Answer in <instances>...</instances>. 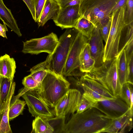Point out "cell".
<instances>
[{
  "instance_id": "7bdbcfd3",
  "label": "cell",
  "mask_w": 133,
  "mask_h": 133,
  "mask_svg": "<svg viewBox=\"0 0 133 133\" xmlns=\"http://www.w3.org/2000/svg\"><path fill=\"white\" fill-rule=\"evenodd\" d=\"M1 19L0 17V19Z\"/></svg>"
},
{
  "instance_id": "e575fe53",
  "label": "cell",
  "mask_w": 133,
  "mask_h": 133,
  "mask_svg": "<svg viewBox=\"0 0 133 133\" xmlns=\"http://www.w3.org/2000/svg\"><path fill=\"white\" fill-rule=\"evenodd\" d=\"M81 83L82 88L83 89L84 92L87 93L95 101L98 102L104 99H107L88 88L83 84Z\"/></svg>"
},
{
  "instance_id": "d4e9b609",
  "label": "cell",
  "mask_w": 133,
  "mask_h": 133,
  "mask_svg": "<svg viewBox=\"0 0 133 133\" xmlns=\"http://www.w3.org/2000/svg\"><path fill=\"white\" fill-rule=\"evenodd\" d=\"M94 27V24L86 18L81 17L74 28L88 39Z\"/></svg>"
},
{
  "instance_id": "9a60e30c",
  "label": "cell",
  "mask_w": 133,
  "mask_h": 133,
  "mask_svg": "<svg viewBox=\"0 0 133 133\" xmlns=\"http://www.w3.org/2000/svg\"><path fill=\"white\" fill-rule=\"evenodd\" d=\"M58 3L54 0H46L44 8L37 22L39 27L43 26L49 20L55 19L60 10Z\"/></svg>"
},
{
  "instance_id": "1f68e13d",
  "label": "cell",
  "mask_w": 133,
  "mask_h": 133,
  "mask_svg": "<svg viewBox=\"0 0 133 133\" xmlns=\"http://www.w3.org/2000/svg\"><path fill=\"white\" fill-rule=\"evenodd\" d=\"M126 26L133 23V0H128L124 15Z\"/></svg>"
},
{
  "instance_id": "6da1fadb",
  "label": "cell",
  "mask_w": 133,
  "mask_h": 133,
  "mask_svg": "<svg viewBox=\"0 0 133 133\" xmlns=\"http://www.w3.org/2000/svg\"><path fill=\"white\" fill-rule=\"evenodd\" d=\"M112 119L92 107L76 113L65 124L64 133H100L110 124Z\"/></svg>"
},
{
  "instance_id": "ffe728a7",
  "label": "cell",
  "mask_w": 133,
  "mask_h": 133,
  "mask_svg": "<svg viewBox=\"0 0 133 133\" xmlns=\"http://www.w3.org/2000/svg\"><path fill=\"white\" fill-rule=\"evenodd\" d=\"M80 71L88 73L94 67L95 62L91 56L90 46L88 42L82 50L79 56Z\"/></svg>"
},
{
  "instance_id": "277c9868",
  "label": "cell",
  "mask_w": 133,
  "mask_h": 133,
  "mask_svg": "<svg viewBox=\"0 0 133 133\" xmlns=\"http://www.w3.org/2000/svg\"><path fill=\"white\" fill-rule=\"evenodd\" d=\"M127 4L112 14L111 26L104 48V62L117 57L123 31L127 26L124 15Z\"/></svg>"
},
{
  "instance_id": "f1b7e54d",
  "label": "cell",
  "mask_w": 133,
  "mask_h": 133,
  "mask_svg": "<svg viewBox=\"0 0 133 133\" xmlns=\"http://www.w3.org/2000/svg\"><path fill=\"white\" fill-rule=\"evenodd\" d=\"M26 104L25 101L19 98L10 104L9 111V120L13 119L21 114Z\"/></svg>"
},
{
  "instance_id": "44dd1931",
  "label": "cell",
  "mask_w": 133,
  "mask_h": 133,
  "mask_svg": "<svg viewBox=\"0 0 133 133\" xmlns=\"http://www.w3.org/2000/svg\"><path fill=\"white\" fill-rule=\"evenodd\" d=\"M52 54L49 55L46 59L34 66L29 71L30 74L33 79L38 83H41L46 76L48 70H50V65Z\"/></svg>"
},
{
  "instance_id": "f546056e",
  "label": "cell",
  "mask_w": 133,
  "mask_h": 133,
  "mask_svg": "<svg viewBox=\"0 0 133 133\" xmlns=\"http://www.w3.org/2000/svg\"><path fill=\"white\" fill-rule=\"evenodd\" d=\"M50 127L45 118L39 116L35 117L32 123V129L31 133H44Z\"/></svg>"
},
{
  "instance_id": "ba28073f",
  "label": "cell",
  "mask_w": 133,
  "mask_h": 133,
  "mask_svg": "<svg viewBox=\"0 0 133 133\" xmlns=\"http://www.w3.org/2000/svg\"><path fill=\"white\" fill-rule=\"evenodd\" d=\"M22 52L24 54L37 55L45 52L49 55L53 54L59 43V39L52 32L41 38H32L23 42Z\"/></svg>"
},
{
  "instance_id": "8d00e7d4",
  "label": "cell",
  "mask_w": 133,
  "mask_h": 133,
  "mask_svg": "<svg viewBox=\"0 0 133 133\" xmlns=\"http://www.w3.org/2000/svg\"><path fill=\"white\" fill-rule=\"evenodd\" d=\"M58 4L60 8L67 6L79 4L81 0H54Z\"/></svg>"
},
{
  "instance_id": "ab89813d",
  "label": "cell",
  "mask_w": 133,
  "mask_h": 133,
  "mask_svg": "<svg viewBox=\"0 0 133 133\" xmlns=\"http://www.w3.org/2000/svg\"><path fill=\"white\" fill-rule=\"evenodd\" d=\"M7 31H8V30L6 24L4 23H3V24L0 23V36L7 39L6 35Z\"/></svg>"
},
{
  "instance_id": "30bf717a",
  "label": "cell",
  "mask_w": 133,
  "mask_h": 133,
  "mask_svg": "<svg viewBox=\"0 0 133 133\" xmlns=\"http://www.w3.org/2000/svg\"><path fill=\"white\" fill-rule=\"evenodd\" d=\"M95 108L111 119L121 116L130 108L119 95L113 99H104L97 102Z\"/></svg>"
},
{
  "instance_id": "7c38bea8",
  "label": "cell",
  "mask_w": 133,
  "mask_h": 133,
  "mask_svg": "<svg viewBox=\"0 0 133 133\" xmlns=\"http://www.w3.org/2000/svg\"><path fill=\"white\" fill-rule=\"evenodd\" d=\"M79 4L60 8L53 20L55 25L62 29L74 28L81 16L79 12Z\"/></svg>"
},
{
  "instance_id": "d6986e66",
  "label": "cell",
  "mask_w": 133,
  "mask_h": 133,
  "mask_svg": "<svg viewBox=\"0 0 133 133\" xmlns=\"http://www.w3.org/2000/svg\"><path fill=\"white\" fill-rule=\"evenodd\" d=\"M0 17L3 23H5L19 37L22 36V34L11 10L5 5L3 0H0Z\"/></svg>"
},
{
  "instance_id": "cb8c5ba5",
  "label": "cell",
  "mask_w": 133,
  "mask_h": 133,
  "mask_svg": "<svg viewBox=\"0 0 133 133\" xmlns=\"http://www.w3.org/2000/svg\"><path fill=\"white\" fill-rule=\"evenodd\" d=\"M22 84L24 86V88L17 95L12 97L14 100L19 98L24 93L28 90H39L41 86V83L35 80L30 75L23 78L22 81Z\"/></svg>"
},
{
  "instance_id": "7a4b0ae2",
  "label": "cell",
  "mask_w": 133,
  "mask_h": 133,
  "mask_svg": "<svg viewBox=\"0 0 133 133\" xmlns=\"http://www.w3.org/2000/svg\"><path fill=\"white\" fill-rule=\"evenodd\" d=\"M70 85L64 77L49 70L37 90L49 107L54 108L70 89Z\"/></svg>"
},
{
  "instance_id": "52a82bcc",
  "label": "cell",
  "mask_w": 133,
  "mask_h": 133,
  "mask_svg": "<svg viewBox=\"0 0 133 133\" xmlns=\"http://www.w3.org/2000/svg\"><path fill=\"white\" fill-rule=\"evenodd\" d=\"M88 39L79 32L69 51L64 69V77L81 76L84 74L79 70V56Z\"/></svg>"
},
{
  "instance_id": "b9f144b4",
  "label": "cell",
  "mask_w": 133,
  "mask_h": 133,
  "mask_svg": "<svg viewBox=\"0 0 133 133\" xmlns=\"http://www.w3.org/2000/svg\"><path fill=\"white\" fill-rule=\"evenodd\" d=\"M1 81L0 83H0H1Z\"/></svg>"
},
{
  "instance_id": "74e56055",
  "label": "cell",
  "mask_w": 133,
  "mask_h": 133,
  "mask_svg": "<svg viewBox=\"0 0 133 133\" xmlns=\"http://www.w3.org/2000/svg\"><path fill=\"white\" fill-rule=\"evenodd\" d=\"M25 3L32 15L33 19H35V11L32 0H22Z\"/></svg>"
},
{
  "instance_id": "2e32d148",
  "label": "cell",
  "mask_w": 133,
  "mask_h": 133,
  "mask_svg": "<svg viewBox=\"0 0 133 133\" xmlns=\"http://www.w3.org/2000/svg\"><path fill=\"white\" fill-rule=\"evenodd\" d=\"M16 83L13 82L8 94L5 106L1 116L0 123V133H12L9 123V111L10 102L14 95Z\"/></svg>"
},
{
  "instance_id": "5bb4252c",
  "label": "cell",
  "mask_w": 133,
  "mask_h": 133,
  "mask_svg": "<svg viewBox=\"0 0 133 133\" xmlns=\"http://www.w3.org/2000/svg\"><path fill=\"white\" fill-rule=\"evenodd\" d=\"M133 114L130 108L121 116L112 119L110 124L101 133H124L129 132L133 128Z\"/></svg>"
},
{
  "instance_id": "7402d4cb",
  "label": "cell",
  "mask_w": 133,
  "mask_h": 133,
  "mask_svg": "<svg viewBox=\"0 0 133 133\" xmlns=\"http://www.w3.org/2000/svg\"><path fill=\"white\" fill-rule=\"evenodd\" d=\"M118 58L117 69L118 76L121 85L127 81L128 66L125 51L123 50L117 56Z\"/></svg>"
},
{
  "instance_id": "9c48e42d",
  "label": "cell",
  "mask_w": 133,
  "mask_h": 133,
  "mask_svg": "<svg viewBox=\"0 0 133 133\" xmlns=\"http://www.w3.org/2000/svg\"><path fill=\"white\" fill-rule=\"evenodd\" d=\"M21 96L25 100L29 111L33 116H39L46 119L54 117L49 106L39 95L37 90H28Z\"/></svg>"
},
{
  "instance_id": "4fadbf2b",
  "label": "cell",
  "mask_w": 133,
  "mask_h": 133,
  "mask_svg": "<svg viewBox=\"0 0 133 133\" xmlns=\"http://www.w3.org/2000/svg\"><path fill=\"white\" fill-rule=\"evenodd\" d=\"M103 40L100 30L95 27L88 42L90 46L91 56L95 62L94 67L100 66L104 63L103 58L104 46Z\"/></svg>"
},
{
  "instance_id": "f35d334b",
  "label": "cell",
  "mask_w": 133,
  "mask_h": 133,
  "mask_svg": "<svg viewBox=\"0 0 133 133\" xmlns=\"http://www.w3.org/2000/svg\"><path fill=\"white\" fill-rule=\"evenodd\" d=\"M128 0H119L112 9L111 14L127 4Z\"/></svg>"
},
{
  "instance_id": "d590c367",
  "label": "cell",
  "mask_w": 133,
  "mask_h": 133,
  "mask_svg": "<svg viewBox=\"0 0 133 133\" xmlns=\"http://www.w3.org/2000/svg\"><path fill=\"white\" fill-rule=\"evenodd\" d=\"M111 19L112 15L108 21L99 29L103 40L104 41L105 43L107 41L110 32L111 24Z\"/></svg>"
},
{
  "instance_id": "484cf974",
  "label": "cell",
  "mask_w": 133,
  "mask_h": 133,
  "mask_svg": "<svg viewBox=\"0 0 133 133\" xmlns=\"http://www.w3.org/2000/svg\"><path fill=\"white\" fill-rule=\"evenodd\" d=\"M65 117V116L60 115L45 119L53 129V133H64Z\"/></svg>"
},
{
  "instance_id": "8fae6325",
  "label": "cell",
  "mask_w": 133,
  "mask_h": 133,
  "mask_svg": "<svg viewBox=\"0 0 133 133\" xmlns=\"http://www.w3.org/2000/svg\"><path fill=\"white\" fill-rule=\"evenodd\" d=\"M82 95L78 90L70 89L54 108L56 116L74 114L77 111Z\"/></svg>"
},
{
  "instance_id": "4316f807",
  "label": "cell",
  "mask_w": 133,
  "mask_h": 133,
  "mask_svg": "<svg viewBox=\"0 0 133 133\" xmlns=\"http://www.w3.org/2000/svg\"><path fill=\"white\" fill-rule=\"evenodd\" d=\"M127 63L128 73L126 82L133 84V45L130 44L124 49Z\"/></svg>"
},
{
  "instance_id": "603a6c76",
  "label": "cell",
  "mask_w": 133,
  "mask_h": 133,
  "mask_svg": "<svg viewBox=\"0 0 133 133\" xmlns=\"http://www.w3.org/2000/svg\"><path fill=\"white\" fill-rule=\"evenodd\" d=\"M2 77L0 88V123L1 116L5 106L9 91L13 82Z\"/></svg>"
},
{
  "instance_id": "60d3db41",
  "label": "cell",
  "mask_w": 133,
  "mask_h": 133,
  "mask_svg": "<svg viewBox=\"0 0 133 133\" xmlns=\"http://www.w3.org/2000/svg\"><path fill=\"white\" fill-rule=\"evenodd\" d=\"M2 78V76L0 75V82H1V80Z\"/></svg>"
},
{
  "instance_id": "d6a6232c",
  "label": "cell",
  "mask_w": 133,
  "mask_h": 133,
  "mask_svg": "<svg viewBox=\"0 0 133 133\" xmlns=\"http://www.w3.org/2000/svg\"><path fill=\"white\" fill-rule=\"evenodd\" d=\"M34 4L35 17L34 21L37 22L44 8L46 0H32Z\"/></svg>"
},
{
  "instance_id": "4dcf8cb0",
  "label": "cell",
  "mask_w": 133,
  "mask_h": 133,
  "mask_svg": "<svg viewBox=\"0 0 133 133\" xmlns=\"http://www.w3.org/2000/svg\"><path fill=\"white\" fill-rule=\"evenodd\" d=\"M133 89V84L126 82L122 85L120 96L125 101L128 106L131 105V91Z\"/></svg>"
},
{
  "instance_id": "ac0fdd59",
  "label": "cell",
  "mask_w": 133,
  "mask_h": 133,
  "mask_svg": "<svg viewBox=\"0 0 133 133\" xmlns=\"http://www.w3.org/2000/svg\"><path fill=\"white\" fill-rule=\"evenodd\" d=\"M16 62L13 58L5 54L0 57V75L13 81L16 72Z\"/></svg>"
},
{
  "instance_id": "836d02e7",
  "label": "cell",
  "mask_w": 133,
  "mask_h": 133,
  "mask_svg": "<svg viewBox=\"0 0 133 133\" xmlns=\"http://www.w3.org/2000/svg\"><path fill=\"white\" fill-rule=\"evenodd\" d=\"M127 26V31L124 40V42L121 49L119 51L117 56L124 49L127 45L133 41V23Z\"/></svg>"
},
{
  "instance_id": "e0dca14e",
  "label": "cell",
  "mask_w": 133,
  "mask_h": 133,
  "mask_svg": "<svg viewBox=\"0 0 133 133\" xmlns=\"http://www.w3.org/2000/svg\"><path fill=\"white\" fill-rule=\"evenodd\" d=\"M80 81L81 83L107 99H113L115 97L104 86L87 73H84L81 76Z\"/></svg>"
},
{
  "instance_id": "5b68a950",
  "label": "cell",
  "mask_w": 133,
  "mask_h": 133,
  "mask_svg": "<svg viewBox=\"0 0 133 133\" xmlns=\"http://www.w3.org/2000/svg\"><path fill=\"white\" fill-rule=\"evenodd\" d=\"M79 32L75 28L67 29L60 36L58 44L52 54L50 65V70L56 74L63 76L68 56Z\"/></svg>"
},
{
  "instance_id": "83f0119b",
  "label": "cell",
  "mask_w": 133,
  "mask_h": 133,
  "mask_svg": "<svg viewBox=\"0 0 133 133\" xmlns=\"http://www.w3.org/2000/svg\"><path fill=\"white\" fill-rule=\"evenodd\" d=\"M97 102L87 93L83 92L82 94L76 113H80L91 108H96Z\"/></svg>"
},
{
  "instance_id": "8992f818",
  "label": "cell",
  "mask_w": 133,
  "mask_h": 133,
  "mask_svg": "<svg viewBox=\"0 0 133 133\" xmlns=\"http://www.w3.org/2000/svg\"><path fill=\"white\" fill-rule=\"evenodd\" d=\"M119 0H81L79 13L81 17L90 21L95 26L101 20L111 15L112 9Z\"/></svg>"
},
{
  "instance_id": "3957f363",
  "label": "cell",
  "mask_w": 133,
  "mask_h": 133,
  "mask_svg": "<svg viewBox=\"0 0 133 133\" xmlns=\"http://www.w3.org/2000/svg\"><path fill=\"white\" fill-rule=\"evenodd\" d=\"M117 61V57L106 61L101 66L94 67L87 73L104 86L115 97L120 96L122 86L118 76Z\"/></svg>"
}]
</instances>
